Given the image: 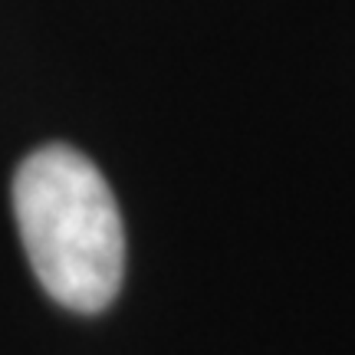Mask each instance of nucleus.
<instances>
[{
    "label": "nucleus",
    "mask_w": 355,
    "mask_h": 355,
    "mask_svg": "<svg viewBox=\"0 0 355 355\" xmlns=\"http://www.w3.org/2000/svg\"><path fill=\"white\" fill-rule=\"evenodd\" d=\"M13 214L40 286L76 313H99L125 273V230L109 181L83 152L43 145L13 175Z\"/></svg>",
    "instance_id": "obj_1"
}]
</instances>
